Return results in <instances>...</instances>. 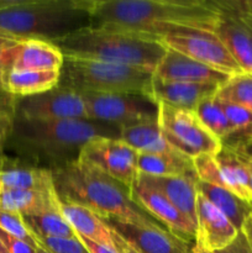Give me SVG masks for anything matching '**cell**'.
<instances>
[{
    "label": "cell",
    "mask_w": 252,
    "mask_h": 253,
    "mask_svg": "<svg viewBox=\"0 0 252 253\" xmlns=\"http://www.w3.org/2000/svg\"><path fill=\"white\" fill-rule=\"evenodd\" d=\"M222 182L226 189L236 194L240 199L252 204V188L250 173L242 158L227 143L215 156Z\"/></svg>",
    "instance_id": "cell-23"
},
{
    "label": "cell",
    "mask_w": 252,
    "mask_h": 253,
    "mask_svg": "<svg viewBox=\"0 0 252 253\" xmlns=\"http://www.w3.org/2000/svg\"><path fill=\"white\" fill-rule=\"evenodd\" d=\"M24 217L30 231L39 240L42 239H76V234L68 224L61 210L40 212L35 215H26Z\"/></svg>",
    "instance_id": "cell-28"
},
{
    "label": "cell",
    "mask_w": 252,
    "mask_h": 253,
    "mask_svg": "<svg viewBox=\"0 0 252 253\" xmlns=\"http://www.w3.org/2000/svg\"><path fill=\"white\" fill-rule=\"evenodd\" d=\"M217 89L219 86L212 84L166 81L153 76L147 96L157 104L195 110L203 100L216 95Z\"/></svg>",
    "instance_id": "cell-18"
},
{
    "label": "cell",
    "mask_w": 252,
    "mask_h": 253,
    "mask_svg": "<svg viewBox=\"0 0 252 253\" xmlns=\"http://www.w3.org/2000/svg\"><path fill=\"white\" fill-rule=\"evenodd\" d=\"M239 231L229 219L202 194L197 199V237L195 242L214 253L229 246Z\"/></svg>",
    "instance_id": "cell-16"
},
{
    "label": "cell",
    "mask_w": 252,
    "mask_h": 253,
    "mask_svg": "<svg viewBox=\"0 0 252 253\" xmlns=\"http://www.w3.org/2000/svg\"><path fill=\"white\" fill-rule=\"evenodd\" d=\"M0 192H1V188H0Z\"/></svg>",
    "instance_id": "cell-49"
},
{
    "label": "cell",
    "mask_w": 252,
    "mask_h": 253,
    "mask_svg": "<svg viewBox=\"0 0 252 253\" xmlns=\"http://www.w3.org/2000/svg\"><path fill=\"white\" fill-rule=\"evenodd\" d=\"M6 73L10 69L32 71H59L64 56L54 43L42 40H25L2 49Z\"/></svg>",
    "instance_id": "cell-15"
},
{
    "label": "cell",
    "mask_w": 252,
    "mask_h": 253,
    "mask_svg": "<svg viewBox=\"0 0 252 253\" xmlns=\"http://www.w3.org/2000/svg\"><path fill=\"white\" fill-rule=\"evenodd\" d=\"M39 245L51 253H90L82 244L79 237L76 239H42Z\"/></svg>",
    "instance_id": "cell-35"
},
{
    "label": "cell",
    "mask_w": 252,
    "mask_h": 253,
    "mask_svg": "<svg viewBox=\"0 0 252 253\" xmlns=\"http://www.w3.org/2000/svg\"><path fill=\"white\" fill-rule=\"evenodd\" d=\"M78 237L82 241V244L86 247V250H88L90 253H120L118 250H114L108 246H104V245L96 244V242L85 239V237H81V236Z\"/></svg>",
    "instance_id": "cell-38"
},
{
    "label": "cell",
    "mask_w": 252,
    "mask_h": 253,
    "mask_svg": "<svg viewBox=\"0 0 252 253\" xmlns=\"http://www.w3.org/2000/svg\"><path fill=\"white\" fill-rule=\"evenodd\" d=\"M198 118L200 119L205 127L224 142L229 137L235 136L234 130L227 121L226 115L221 108V104L216 96H210L203 100L195 109Z\"/></svg>",
    "instance_id": "cell-29"
},
{
    "label": "cell",
    "mask_w": 252,
    "mask_h": 253,
    "mask_svg": "<svg viewBox=\"0 0 252 253\" xmlns=\"http://www.w3.org/2000/svg\"><path fill=\"white\" fill-rule=\"evenodd\" d=\"M15 101L16 98L6 91L0 90V170L4 169L9 163L5 147L12 131L15 120Z\"/></svg>",
    "instance_id": "cell-31"
},
{
    "label": "cell",
    "mask_w": 252,
    "mask_h": 253,
    "mask_svg": "<svg viewBox=\"0 0 252 253\" xmlns=\"http://www.w3.org/2000/svg\"><path fill=\"white\" fill-rule=\"evenodd\" d=\"M152 77V72L125 64L64 57L59 84L79 93L141 94L147 96Z\"/></svg>",
    "instance_id": "cell-6"
},
{
    "label": "cell",
    "mask_w": 252,
    "mask_h": 253,
    "mask_svg": "<svg viewBox=\"0 0 252 253\" xmlns=\"http://www.w3.org/2000/svg\"><path fill=\"white\" fill-rule=\"evenodd\" d=\"M0 229L16 239L22 240L34 247H39V241L30 231L24 217L16 212L5 211L0 209Z\"/></svg>",
    "instance_id": "cell-32"
},
{
    "label": "cell",
    "mask_w": 252,
    "mask_h": 253,
    "mask_svg": "<svg viewBox=\"0 0 252 253\" xmlns=\"http://www.w3.org/2000/svg\"><path fill=\"white\" fill-rule=\"evenodd\" d=\"M91 25L161 36L175 29L214 31L220 19L215 0H84Z\"/></svg>",
    "instance_id": "cell-2"
},
{
    "label": "cell",
    "mask_w": 252,
    "mask_h": 253,
    "mask_svg": "<svg viewBox=\"0 0 252 253\" xmlns=\"http://www.w3.org/2000/svg\"><path fill=\"white\" fill-rule=\"evenodd\" d=\"M236 140L231 143H227L240 157L250 161L252 163V136L250 135H236Z\"/></svg>",
    "instance_id": "cell-37"
},
{
    "label": "cell",
    "mask_w": 252,
    "mask_h": 253,
    "mask_svg": "<svg viewBox=\"0 0 252 253\" xmlns=\"http://www.w3.org/2000/svg\"><path fill=\"white\" fill-rule=\"evenodd\" d=\"M132 200L151 217L160 222L167 231L187 242H195L197 226L182 214L165 195L152 185L136 179L131 189Z\"/></svg>",
    "instance_id": "cell-13"
},
{
    "label": "cell",
    "mask_w": 252,
    "mask_h": 253,
    "mask_svg": "<svg viewBox=\"0 0 252 253\" xmlns=\"http://www.w3.org/2000/svg\"><path fill=\"white\" fill-rule=\"evenodd\" d=\"M1 189L54 190L53 174L47 169L26 165H7L0 170Z\"/></svg>",
    "instance_id": "cell-26"
},
{
    "label": "cell",
    "mask_w": 252,
    "mask_h": 253,
    "mask_svg": "<svg viewBox=\"0 0 252 253\" xmlns=\"http://www.w3.org/2000/svg\"><path fill=\"white\" fill-rule=\"evenodd\" d=\"M157 123L167 142L189 158L216 156L224 145L205 127L194 110L158 104Z\"/></svg>",
    "instance_id": "cell-7"
},
{
    "label": "cell",
    "mask_w": 252,
    "mask_h": 253,
    "mask_svg": "<svg viewBox=\"0 0 252 253\" xmlns=\"http://www.w3.org/2000/svg\"><path fill=\"white\" fill-rule=\"evenodd\" d=\"M121 241H123V240H121ZM123 244H124V246H125L126 251H127L128 253H138V252H136V251H135V250H132V249H131V247H128V246H127V245H126V244H125V242H124V241H123Z\"/></svg>",
    "instance_id": "cell-47"
},
{
    "label": "cell",
    "mask_w": 252,
    "mask_h": 253,
    "mask_svg": "<svg viewBox=\"0 0 252 253\" xmlns=\"http://www.w3.org/2000/svg\"><path fill=\"white\" fill-rule=\"evenodd\" d=\"M121 127L101 121L29 120L15 115L6 142L21 165L56 172L81 157L84 146L98 137H120Z\"/></svg>",
    "instance_id": "cell-1"
},
{
    "label": "cell",
    "mask_w": 252,
    "mask_h": 253,
    "mask_svg": "<svg viewBox=\"0 0 252 253\" xmlns=\"http://www.w3.org/2000/svg\"><path fill=\"white\" fill-rule=\"evenodd\" d=\"M114 236H115V242H116V246H118L119 252H120V253H128L127 251H126V249H125V246H124L121 239L118 236V235L115 234V232H114Z\"/></svg>",
    "instance_id": "cell-42"
},
{
    "label": "cell",
    "mask_w": 252,
    "mask_h": 253,
    "mask_svg": "<svg viewBox=\"0 0 252 253\" xmlns=\"http://www.w3.org/2000/svg\"><path fill=\"white\" fill-rule=\"evenodd\" d=\"M81 157L132 189L138 175L137 152L120 137H98L84 146Z\"/></svg>",
    "instance_id": "cell-11"
},
{
    "label": "cell",
    "mask_w": 252,
    "mask_h": 253,
    "mask_svg": "<svg viewBox=\"0 0 252 253\" xmlns=\"http://www.w3.org/2000/svg\"><path fill=\"white\" fill-rule=\"evenodd\" d=\"M120 138L136 150L137 153L178 152L167 142L157 120L124 126L120 130Z\"/></svg>",
    "instance_id": "cell-25"
},
{
    "label": "cell",
    "mask_w": 252,
    "mask_h": 253,
    "mask_svg": "<svg viewBox=\"0 0 252 253\" xmlns=\"http://www.w3.org/2000/svg\"><path fill=\"white\" fill-rule=\"evenodd\" d=\"M234 2L242 11L252 15V0H234Z\"/></svg>",
    "instance_id": "cell-39"
},
{
    "label": "cell",
    "mask_w": 252,
    "mask_h": 253,
    "mask_svg": "<svg viewBox=\"0 0 252 253\" xmlns=\"http://www.w3.org/2000/svg\"><path fill=\"white\" fill-rule=\"evenodd\" d=\"M0 209L21 216L59 210V198L54 190L1 189Z\"/></svg>",
    "instance_id": "cell-21"
},
{
    "label": "cell",
    "mask_w": 252,
    "mask_h": 253,
    "mask_svg": "<svg viewBox=\"0 0 252 253\" xmlns=\"http://www.w3.org/2000/svg\"><path fill=\"white\" fill-rule=\"evenodd\" d=\"M16 43L17 41H12V40H7V39H2V37H0V49L7 48V47H11Z\"/></svg>",
    "instance_id": "cell-41"
},
{
    "label": "cell",
    "mask_w": 252,
    "mask_h": 253,
    "mask_svg": "<svg viewBox=\"0 0 252 253\" xmlns=\"http://www.w3.org/2000/svg\"><path fill=\"white\" fill-rule=\"evenodd\" d=\"M221 15L214 32L226 44L244 72H252V15L242 11L234 0H215Z\"/></svg>",
    "instance_id": "cell-12"
},
{
    "label": "cell",
    "mask_w": 252,
    "mask_h": 253,
    "mask_svg": "<svg viewBox=\"0 0 252 253\" xmlns=\"http://www.w3.org/2000/svg\"><path fill=\"white\" fill-rule=\"evenodd\" d=\"M158 40L167 49L179 52L225 74L235 76L244 72L226 44L214 31L175 29L158 36Z\"/></svg>",
    "instance_id": "cell-8"
},
{
    "label": "cell",
    "mask_w": 252,
    "mask_h": 253,
    "mask_svg": "<svg viewBox=\"0 0 252 253\" xmlns=\"http://www.w3.org/2000/svg\"><path fill=\"white\" fill-rule=\"evenodd\" d=\"M59 81V71L10 69L5 74L4 91L15 98H25L44 93L58 85Z\"/></svg>",
    "instance_id": "cell-22"
},
{
    "label": "cell",
    "mask_w": 252,
    "mask_h": 253,
    "mask_svg": "<svg viewBox=\"0 0 252 253\" xmlns=\"http://www.w3.org/2000/svg\"><path fill=\"white\" fill-rule=\"evenodd\" d=\"M52 174L61 202L84 205L104 220L114 219L137 226L163 227L133 202L125 185L84 158L79 157Z\"/></svg>",
    "instance_id": "cell-3"
},
{
    "label": "cell",
    "mask_w": 252,
    "mask_h": 253,
    "mask_svg": "<svg viewBox=\"0 0 252 253\" xmlns=\"http://www.w3.org/2000/svg\"><path fill=\"white\" fill-rule=\"evenodd\" d=\"M138 173L152 177H175L195 173L193 158L179 152L137 153Z\"/></svg>",
    "instance_id": "cell-27"
},
{
    "label": "cell",
    "mask_w": 252,
    "mask_h": 253,
    "mask_svg": "<svg viewBox=\"0 0 252 253\" xmlns=\"http://www.w3.org/2000/svg\"><path fill=\"white\" fill-rule=\"evenodd\" d=\"M88 120L113 124L120 127L157 120L158 104L141 94L81 93Z\"/></svg>",
    "instance_id": "cell-9"
},
{
    "label": "cell",
    "mask_w": 252,
    "mask_h": 253,
    "mask_svg": "<svg viewBox=\"0 0 252 253\" xmlns=\"http://www.w3.org/2000/svg\"><path fill=\"white\" fill-rule=\"evenodd\" d=\"M2 49H0V90H4V79L5 74H6V68H5L4 59H2Z\"/></svg>",
    "instance_id": "cell-40"
},
{
    "label": "cell",
    "mask_w": 252,
    "mask_h": 253,
    "mask_svg": "<svg viewBox=\"0 0 252 253\" xmlns=\"http://www.w3.org/2000/svg\"><path fill=\"white\" fill-rule=\"evenodd\" d=\"M190 253H210V252H208L204 247L200 246L199 244H197V242H195L194 246H193V249H192V252Z\"/></svg>",
    "instance_id": "cell-43"
},
{
    "label": "cell",
    "mask_w": 252,
    "mask_h": 253,
    "mask_svg": "<svg viewBox=\"0 0 252 253\" xmlns=\"http://www.w3.org/2000/svg\"><path fill=\"white\" fill-rule=\"evenodd\" d=\"M54 44L67 58L111 62L152 73L167 52L157 36L105 25H89Z\"/></svg>",
    "instance_id": "cell-4"
},
{
    "label": "cell",
    "mask_w": 252,
    "mask_h": 253,
    "mask_svg": "<svg viewBox=\"0 0 252 253\" xmlns=\"http://www.w3.org/2000/svg\"><path fill=\"white\" fill-rule=\"evenodd\" d=\"M217 99V98H216ZM219 100V99H217ZM221 108L226 115L230 126L234 130L235 136L244 135L252 130V111L236 105V104L227 103V101L219 100Z\"/></svg>",
    "instance_id": "cell-34"
},
{
    "label": "cell",
    "mask_w": 252,
    "mask_h": 253,
    "mask_svg": "<svg viewBox=\"0 0 252 253\" xmlns=\"http://www.w3.org/2000/svg\"><path fill=\"white\" fill-rule=\"evenodd\" d=\"M153 76L166 81L212 84L217 86L222 85L231 77L173 49H167L153 71Z\"/></svg>",
    "instance_id": "cell-17"
},
{
    "label": "cell",
    "mask_w": 252,
    "mask_h": 253,
    "mask_svg": "<svg viewBox=\"0 0 252 253\" xmlns=\"http://www.w3.org/2000/svg\"><path fill=\"white\" fill-rule=\"evenodd\" d=\"M242 158V157H241ZM242 161L245 162V165H246L247 169H249V173H250V179H251V188H252V163L250 162V161L245 160V158H242Z\"/></svg>",
    "instance_id": "cell-44"
},
{
    "label": "cell",
    "mask_w": 252,
    "mask_h": 253,
    "mask_svg": "<svg viewBox=\"0 0 252 253\" xmlns=\"http://www.w3.org/2000/svg\"><path fill=\"white\" fill-rule=\"evenodd\" d=\"M219 100L236 104L252 111V72L231 76L216 91Z\"/></svg>",
    "instance_id": "cell-30"
},
{
    "label": "cell",
    "mask_w": 252,
    "mask_h": 253,
    "mask_svg": "<svg viewBox=\"0 0 252 253\" xmlns=\"http://www.w3.org/2000/svg\"><path fill=\"white\" fill-rule=\"evenodd\" d=\"M198 192L216 207L231 221L237 231H241L245 224L252 217V204L240 199L229 189L198 180Z\"/></svg>",
    "instance_id": "cell-24"
},
{
    "label": "cell",
    "mask_w": 252,
    "mask_h": 253,
    "mask_svg": "<svg viewBox=\"0 0 252 253\" xmlns=\"http://www.w3.org/2000/svg\"><path fill=\"white\" fill-rule=\"evenodd\" d=\"M36 253H51L49 251H47L44 247H42L41 245H39V247L36 249Z\"/></svg>",
    "instance_id": "cell-45"
},
{
    "label": "cell",
    "mask_w": 252,
    "mask_h": 253,
    "mask_svg": "<svg viewBox=\"0 0 252 253\" xmlns=\"http://www.w3.org/2000/svg\"><path fill=\"white\" fill-rule=\"evenodd\" d=\"M244 135H250V136H252V130L250 131V132H247V133H244Z\"/></svg>",
    "instance_id": "cell-48"
},
{
    "label": "cell",
    "mask_w": 252,
    "mask_h": 253,
    "mask_svg": "<svg viewBox=\"0 0 252 253\" xmlns=\"http://www.w3.org/2000/svg\"><path fill=\"white\" fill-rule=\"evenodd\" d=\"M114 232L138 253H190L189 242L170 234L165 227L137 226L119 220H105Z\"/></svg>",
    "instance_id": "cell-14"
},
{
    "label": "cell",
    "mask_w": 252,
    "mask_h": 253,
    "mask_svg": "<svg viewBox=\"0 0 252 253\" xmlns=\"http://www.w3.org/2000/svg\"><path fill=\"white\" fill-rule=\"evenodd\" d=\"M91 25L84 0H0V37L54 43Z\"/></svg>",
    "instance_id": "cell-5"
},
{
    "label": "cell",
    "mask_w": 252,
    "mask_h": 253,
    "mask_svg": "<svg viewBox=\"0 0 252 253\" xmlns=\"http://www.w3.org/2000/svg\"><path fill=\"white\" fill-rule=\"evenodd\" d=\"M214 253H252V217L229 246Z\"/></svg>",
    "instance_id": "cell-36"
},
{
    "label": "cell",
    "mask_w": 252,
    "mask_h": 253,
    "mask_svg": "<svg viewBox=\"0 0 252 253\" xmlns=\"http://www.w3.org/2000/svg\"><path fill=\"white\" fill-rule=\"evenodd\" d=\"M15 115L29 120L48 121L88 119L82 94L62 84L44 93L16 98Z\"/></svg>",
    "instance_id": "cell-10"
},
{
    "label": "cell",
    "mask_w": 252,
    "mask_h": 253,
    "mask_svg": "<svg viewBox=\"0 0 252 253\" xmlns=\"http://www.w3.org/2000/svg\"><path fill=\"white\" fill-rule=\"evenodd\" d=\"M59 210L78 236L85 237L110 249L118 250L114 231L108 222L93 210L77 203L61 202V200H59Z\"/></svg>",
    "instance_id": "cell-20"
},
{
    "label": "cell",
    "mask_w": 252,
    "mask_h": 253,
    "mask_svg": "<svg viewBox=\"0 0 252 253\" xmlns=\"http://www.w3.org/2000/svg\"><path fill=\"white\" fill-rule=\"evenodd\" d=\"M193 163H194L195 174H197L199 182L225 188L224 182H222L221 178V173H220L219 169V166H217L216 161H215V156H197L195 158H193ZM225 189H226V188H225Z\"/></svg>",
    "instance_id": "cell-33"
},
{
    "label": "cell",
    "mask_w": 252,
    "mask_h": 253,
    "mask_svg": "<svg viewBox=\"0 0 252 253\" xmlns=\"http://www.w3.org/2000/svg\"><path fill=\"white\" fill-rule=\"evenodd\" d=\"M0 253H9V251H7V249L5 247V245L2 244V241L0 240Z\"/></svg>",
    "instance_id": "cell-46"
},
{
    "label": "cell",
    "mask_w": 252,
    "mask_h": 253,
    "mask_svg": "<svg viewBox=\"0 0 252 253\" xmlns=\"http://www.w3.org/2000/svg\"><path fill=\"white\" fill-rule=\"evenodd\" d=\"M138 178L162 193L197 226V199L199 192L195 173H187L175 177H152L138 173Z\"/></svg>",
    "instance_id": "cell-19"
}]
</instances>
